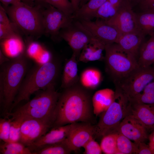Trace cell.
Segmentation results:
<instances>
[{"instance_id":"cell-1","label":"cell","mask_w":154,"mask_h":154,"mask_svg":"<svg viewBox=\"0 0 154 154\" xmlns=\"http://www.w3.org/2000/svg\"><path fill=\"white\" fill-rule=\"evenodd\" d=\"M76 84L60 93L54 112L53 127L78 122L93 124L92 96L88 89Z\"/></svg>"},{"instance_id":"cell-2","label":"cell","mask_w":154,"mask_h":154,"mask_svg":"<svg viewBox=\"0 0 154 154\" xmlns=\"http://www.w3.org/2000/svg\"><path fill=\"white\" fill-rule=\"evenodd\" d=\"M28 61L21 53L0 65V104L9 113L28 70Z\"/></svg>"},{"instance_id":"cell-3","label":"cell","mask_w":154,"mask_h":154,"mask_svg":"<svg viewBox=\"0 0 154 154\" xmlns=\"http://www.w3.org/2000/svg\"><path fill=\"white\" fill-rule=\"evenodd\" d=\"M58 69L56 64L52 60L31 68L25 76L9 113L21 102L28 101L32 94L53 83Z\"/></svg>"},{"instance_id":"cell-4","label":"cell","mask_w":154,"mask_h":154,"mask_svg":"<svg viewBox=\"0 0 154 154\" xmlns=\"http://www.w3.org/2000/svg\"><path fill=\"white\" fill-rule=\"evenodd\" d=\"M35 97L13 112L6 114L11 119L21 118L42 119L53 116L60 93L55 90L53 83L40 92Z\"/></svg>"},{"instance_id":"cell-5","label":"cell","mask_w":154,"mask_h":154,"mask_svg":"<svg viewBox=\"0 0 154 154\" xmlns=\"http://www.w3.org/2000/svg\"><path fill=\"white\" fill-rule=\"evenodd\" d=\"M116 87L113 102L102 113L98 123L94 125V139L114 133L118 124L128 114L130 102L126 95Z\"/></svg>"},{"instance_id":"cell-6","label":"cell","mask_w":154,"mask_h":154,"mask_svg":"<svg viewBox=\"0 0 154 154\" xmlns=\"http://www.w3.org/2000/svg\"><path fill=\"white\" fill-rule=\"evenodd\" d=\"M6 8L7 13L13 23L25 33L37 36L44 33L42 11L38 7L22 2Z\"/></svg>"},{"instance_id":"cell-7","label":"cell","mask_w":154,"mask_h":154,"mask_svg":"<svg viewBox=\"0 0 154 154\" xmlns=\"http://www.w3.org/2000/svg\"><path fill=\"white\" fill-rule=\"evenodd\" d=\"M106 69L115 79L120 78L139 66L137 60L116 43L105 46Z\"/></svg>"},{"instance_id":"cell-8","label":"cell","mask_w":154,"mask_h":154,"mask_svg":"<svg viewBox=\"0 0 154 154\" xmlns=\"http://www.w3.org/2000/svg\"><path fill=\"white\" fill-rule=\"evenodd\" d=\"M154 80V67L139 66L124 76L115 80L116 87L126 95L129 101L137 97L146 86Z\"/></svg>"},{"instance_id":"cell-9","label":"cell","mask_w":154,"mask_h":154,"mask_svg":"<svg viewBox=\"0 0 154 154\" xmlns=\"http://www.w3.org/2000/svg\"><path fill=\"white\" fill-rule=\"evenodd\" d=\"M61 31L59 35L67 42L78 60L83 49L94 37L77 20L73 19Z\"/></svg>"},{"instance_id":"cell-10","label":"cell","mask_w":154,"mask_h":154,"mask_svg":"<svg viewBox=\"0 0 154 154\" xmlns=\"http://www.w3.org/2000/svg\"><path fill=\"white\" fill-rule=\"evenodd\" d=\"M54 122V115L42 119L24 120L19 142L27 147L29 146L53 127Z\"/></svg>"},{"instance_id":"cell-11","label":"cell","mask_w":154,"mask_h":154,"mask_svg":"<svg viewBox=\"0 0 154 154\" xmlns=\"http://www.w3.org/2000/svg\"><path fill=\"white\" fill-rule=\"evenodd\" d=\"M42 13L44 33L52 37L59 35L60 31L73 20L72 17L49 4Z\"/></svg>"},{"instance_id":"cell-12","label":"cell","mask_w":154,"mask_h":154,"mask_svg":"<svg viewBox=\"0 0 154 154\" xmlns=\"http://www.w3.org/2000/svg\"><path fill=\"white\" fill-rule=\"evenodd\" d=\"M130 3L126 0L116 14L107 21L108 24L115 27L120 34L140 31L137 25L136 13Z\"/></svg>"},{"instance_id":"cell-13","label":"cell","mask_w":154,"mask_h":154,"mask_svg":"<svg viewBox=\"0 0 154 154\" xmlns=\"http://www.w3.org/2000/svg\"><path fill=\"white\" fill-rule=\"evenodd\" d=\"M79 21L94 37L105 46L116 43L120 35L115 27L101 19L96 18L94 21L92 20Z\"/></svg>"},{"instance_id":"cell-14","label":"cell","mask_w":154,"mask_h":154,"mask_svg":"<svg viewBox=\"0 0 154 154\" xmlns=\"http://www.w3.org/2000/svg\"><path fill=\"white\" fill-rule=\"evenodd\" d=\"M94 133V125L91 123L78 122L71 123L66 140L72 151H77L83 147L93 137Z\"/></svg>"},{"instance_id":"cell-15","label":"cell","mask_w":154,"mask_h":154,"mask_svg":"<svg viewBox=\"0 0 154 154\" xmlns=\"http://www.w3.org/2000/svg\"><path fill=\"white\" fill-rule=\"evenodd\" d=\"M114 133L122 134L135 142H144L148 139V131L139 121L127 115L116 127Z\"/></svg>"},{"instance_id":"cell-16","label":"cell","mask_w":154,"mask_h":154,"mask_svg":"<svg viewBox=\"0 0 154 154\" xmlns=\"http://www.w3.org/2000/svg\"><path fill=\"white\" fill-rule=\"evenodd\" d=\"M130 102L127 115L132 116L140 122L148 131H153L154 130V106Z\"/></svg>"},{"instance_id":"cell-17","label":"cell","mask_w":154,"mask_h":154,"mask_svg":"<svg viewBox=\"0 0 154 154\" xmlns=\"http://www.w3.org/2000/svg\"><path fill=\"white\" fill-rule=\"evenodd\" d=\"M71 127V124H69L52 127L27 147L32 152L39 147L61 142L67 138Z\"/></svg>"},{"instance_id":"cell-18","label":"cell","mask_w":154,"mask_h":154,"mask_svg":"<svg viewBox=\"0 0 154 154\" xmlns=\"http://www.w3.org/2000/svg\"><path fill=\"white\" fill-rule=\"evenodd\" d=\"M145 36L140 31L120 34L116 43L137 60Z\"/></svg>"},{"instance_id":"cell-19","label":"cell","mask_w":154,"mask_h":154,"mask_svg":"<svg viewBox=\"0 0 154 154\" xmlns=\"http://www.w3.org/2000/svg\"><path fill=\"white\" fill-rule=\"evenodd\" d=\"M105 45L94 37L82 50L78 60L84 62L104 59L103 52Z\"/></svg>"},{"instance_id":"cell-20","label":"cell","mask_w":154,"mask_h":154,"mask_svg":"<svg viewBox=\"0 0 154 154\" xmlns=\"http://www.w3.org/2000/svg\"><path fill=\"white\" fill-rule=\"evenodd\" d=\"M115 91L106 88L96 92L92 97V104L94 115L97 116L106 110L113 102Z\"/></svg>"},{"instance_id":"cell-21","label":"cell","mask_w":154,"mask_h":154,"mask_svg":"<svg viewBox=\"0 0 154 154\" xmlns=\"http://www.w3.org/2000/svg\"><path fill=\"white\" fill-rule=\"evenodd\" d=\"M77 58L74 54L66 62L63 70L61 87L66 88L77 83L79 77L78 74Z\"/></svg>"},{"instance_id":"cell-22","label":"cell","mask_w":154,"mask_h":154,"mask_svg":"<svg viewBox=\"0 0 154 154\" xmlns=\"http://www.w3.org/2000/svg\"><path fill=\"white\" fill-rule=\"evenodd\" d=\"M107 0H90L75 12L72 17L79 21L91 20L95 18L98 10Z\"/></svg>"},{"instance_id":"cell-23","label":"cell","mask_w":154,"mask_h":154,"mask_svg":"<svg viewBox=\"0 0 154 154\" xmlns=\"http://www.w3.org/2000/svg\"><path fill=\"white\" fill-rule=\"evenodd\" d=\"M137 62L138 66L143 68L150 66L154 63V33L141 46Z\"/></svg>"},{"instance_id":"cell-24","label":"cell","mask_w":154,"mask_h":154,"mask_svg":"<svg viewBox=\"0 0 154 154\" xmlns=\"http://www.w3.org/2000/svg\"><path fill=\"white\" fill-rule=\"evenodd\" d=\"M102 80L100 72L97 69L92 68L84 70L80 75V78L81 85L88 90L96 88L99 85Z\"/></svg>"},{"instance_id":"cell-25","label":"cell","mask_w":154,"mask_h":154,"mask_svg":"<svg viewBox=\"0 0 154 154\" xmlns=\"http://www.w3.org/2000/svg\"><path fill=\"white\" fill-rule=\"evenodd\" d=\"M126 0H107L99 8L95 18L107 21L113 17Z\"/></svg>"},{"instance_id":"cell-26","label":"cell","mask_w":154,"mask_h":154,"mask_svg":"<svg viewBox=\"0 0 154 154\" xmlns=\"http://www.w3.org/2000/svg\"><path fill=\"white\" fill-rule=\"evenodd\" d=\"M136 15L139 30L145 35H152L154 33V12H141Z\"/></svg>"},{"instance_id":"cell-27","label":"cell","mask_w":154,"mask_h":154,"mask_svg":"<svg viewBox=\"0 0 154 154\" xmlns=\"http://www.w3.org/2000/svg\"><path fill=\"white\" fill-rule=\"evenodd\" d=\"M72 151L66 139L60 142L39 147L32 153V154H68Z\"/></svg>"},{"instance_id":"cell-28","label":"cell","mask_w":154,"mask_h":154,"mask_svg":"<svg viewBox=\"0 0 154 154\" xmlns=\"http://www.w3.org/2000/svg\"><path fill=\"white\" fill-rule=\"evenodd\" d=\"M2 154H32L29 149L20 142H3L0 145Z\"/></svg>"},{"instance_id":"cell-29","label":"cell","mask_w":154,"mask_h":154,"mask_svg":"<svg viewBox=\"0 0 154 154\" xmlns=\"http://www.w3.org/2000/svg\"><path fill=\"white\" fill-rule=\"evenodd\" d=\"M1 40L3 48L7 53L11 56H16L22 53L23 44L20 36Z\"/></svg>"},{"instance_id":"cell-30","label":"cell","mask_w":154,"mask_h":154,"mask_svg":"<svg viewBox=\"0 0 154 154\" xmlns=\"http://www.w3.org/2000/svg\"><path fill=\"white\" fill-rule=\"evenodd\" d=\"M116 145L119 154H135V145L124 135L117 133Z\"/></svg>"},{"instance_id":"cell-31","label":"cell","mask_w":154,"mask_h":154,"mask_svg":"<svg viewBox=\"0 0 154 154\" xmlns=\"http://www.w3.org/2000/svg\"><path fill=\"white\" fill-rule=\"evenodd\" d=\"M117 133L110 134L104 136L100 146L102 151L106 154H119L116 145Z\"/></svg>"},{"instance_id":"cell-32","label":"cell","mask_w":154,"mask_h":154,"mask_svg":"<svg viewBox=\"0 0 154 154\" xmlns=\"http://www.w3.org/2000/svg\"><path fill=\"white\" fill-rule=\"evenodd\" d=\"M129 101L154 106V80L146 86L137 97Z\"/></svg>"},{"instance_id":"cell-33","label":"cell","mask_w":154,"mask_h":154,"mask_svg":"<svg viewBox=\"0 0 154 154\" xmlns=\"http://www.w3.org/2000/svg\"><path fill=\"white\" fill-rule=\"evenodd\" d=\"M41 2L51 5L69 16L72 17L74 12L72 5L69 0H41Z\"/></svg>"},{"instance_id":"cell-34","label":"cell","mask_w":154,"mask_h":154,"mask_svg":"<svg viewBox=\"0 0 154 154\" xmlns=\"http://www.w3.org/2000/svg\"><path fill=\"white\" fill-rule=\"evenodd\" d=\"M10 119L11 122L9 142H19L21 127L24 120L21 118Z\"/></svg>"},{"instance_id":"cell-35","label":"cell","mask_w":154,"mask_h":154,"mask_svg":"<svg viewBox=\"0 0 154 154\" xmlns=\"http://www.w3.org/2000/svg\"><path fill=\"white\" fill-rule=\"evenodd\" d=\"M11 119L6 117L0 119V139L3 142L9 141Z\"/></svg>"},{"instance_id":"cell-36","label":"cell","mask_w":154,"mask_h":154,"mask_svg":"<svg viewBox=\"0 0 154 154\" xmlns=\"http://www.w3.org/2000/svg\"><path fill=\"white\" fill-rule=\"evenodd\" d=\"M17 28H18L14 23L10 26H5L0 25V40L20 36L17 30Z\"/></svg>"},{"instance_id":"cell-37","label":"cell","mask_w":154,"mask_h":154,"mask_svg":"<svg viewBox=\"0 0 154 154\" xmlns=\"http://www.w3.org/2000/svg\"><path fill=\"white\" fill-rule=\"evenodd\" d=\"M93 137L91 138L83 146L85 149L84 154H100L102 150L100 145L95 141Z\"/></svg>"},{"instance_id":"cell-38","label":"cell","mask_w":154,"mask_h":154,"mask_svg":"<svg viewBox=\"0 0 154 154\" xmlns=\"http://www.w3.org/2000/svg\"><path fill=\"white\" fill-rule=\"evenodd\" d=\"M135 4L137 5L141 12H154V0H136Z\"/></svg>"},{"instance_id":"cell-39","label":"cell","mask_w":154,"mask_h":154,"mask_svg":"<svg viewBox=\"0 0 154 154\" xmlns=\"http://www.w3.org/2000/svg\"><path fill=\"white\" fill-rule=\"evenodd\" d=\"M134 142L136 147L135 154H154V151L144 142Z\"/></svg>"},{"instance_id":"cell-40","label":"cell","mask_w":154,"mask_h":154,"mask_svg":"<svg viewBox=\"0 0 154 154\" xmlns=\"http://www.w3.org/2000/svg\"><path fill=\"white\" fill-rule=\"evenodd\" d=\"M42 50L40 45L36 42L31 43L27 50V53L30 56L34 57L39 55Z\"/></svg>"},{"instance_id":"cell-41","label":"cell","mask_w":154,"mask_h":154,"mask_svg":"<svg viewBox=\"0 0 154 154\" xmlns=\"http://www.w3.org/2000/svg\"><path fill=\"white\" fill-rule=\"evenodd\" d=\"M5 9L0 5V25L5 26H10L13 23H11L8 18Z\"/></svg>"},{"instance_id":"cell-42","label":"cell","mask_w":154,"mask_h":154,"mask_svg":"<svg viewBox=\"0 0 154 154\" xmlns=\"http://www.w3.org/2000/svg\"><path fill=\"white\" fill-rule=\"evenodd\" d=\"M0 1L6 7H8L10 5H16L22 2L20 0H0Z\"/></svg>"},{"instance_id":"cell-43","label":"cell","mask_w":154,"mask_h":154,"mask_svg":"<svg viewBox=\"0 0 154 154\" xmlns=\"http://www.w3.org/2000/svg\"><path fill=\"white\" fill-rule=\"evenodd\" d=\"M10 60L4 55L1 49L0 50V65Z\"/></svg>"},{"instance_id":"cell-44","label":"cell","mask_w":154,"mask_h":154,"mask_svg":"<svg viewBox=\"0 0 154 154\" xmlns=\"http://www.w3.org/2000/svg\"><path fill=\"white\" fill-rule=\"evenodd\" d=\"M74 10V13L79 8L80 5L79 0H70Z\"/></svg>"},{"instance_id":"cell-45","label":"cell","mask_w":154,"mask_h":154,"mask_svg":"<svg viewBox=\"0 0 154 154\" xmlns=\"http://www.w3.org/2000/svg\"><path fill=\"white\" fill-rule=\"evenodd\" d=\"M22 2L31 6H33V1L32 0H20Z\"/></svg>"},{"instance_id":"cell-46","label":"cell","mask_w":154,"mask_h":154,"mask_svg":"<svg viewBox=\"0 0 154 154\" xmlns=\"http://www.w3.org/2000/svg\"><path fill=\"white\" fill-rule=\"evenodd\" d=\"M80 5L79 8L84 4L87 3L90 0H79Z\"/></svg>"},{"instance_id":"cell-47","label":"cell","mask_w":154,"mask_h":154,"mask_svg":"<svg viewBox=\"0 0 154 154\" xmlns=\"http://www.w3.org/2000/svg\"><path fill=\"white\" fill-rule=\"evenodd\" d=\"M131 4L132 7L134 5L136 0H127Z\"/></svg>"},{"instance_id":"cell-48","label":"cell","mask_w":154,"mask_h":154,"mask_svg":"<svg viewBox=\"0 0 154 154\" xmlns=\"http://www.w3.org/2000/svg\"><path fill=\"white\" fill-rule=\"evenodd\" d=\"M33 1H35L37 2H41V0H32Z\"/></svg>"},{"instance_id":"cell-49","label":"cell","mask_w":154,"mask_h":154,"mask_svg":"<svg viewBox=\"0 0 154 154\" xmlns=\"http://www.w3.org/2000/svg\"><path fill=\"white\" fill-rule=\"evenodd\" d=\"M153 131L154 132V130Z\"/></svg>"}]
</instances>
